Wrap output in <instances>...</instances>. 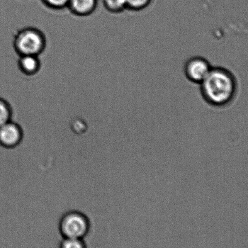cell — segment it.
Returning <instances> with one entry per match:
<instances>
[{
	"mask_svg": "<svg viewBox=\"0 0 248 248\" xmlns=\"http://www.w3.org/2000/svg\"><path fill=\"white\" fill-rule=\"evenodd\" d=\"M201 95L206 103L215 108H224L234 101L238 91L236 78L230 70L213 67L200 84Z\"/></svg>",
	"mask_w": 248,
	"mask_h": 248,
	"instance_id": "cell-1",
	"label": "cell"
},
{
	"mask_svg": "<svg viewBox=\"0 0 248 248\" xmlns=\"http://www.w3.org/2000/svg\"><path fill=\"white\" fill-rule=\"evenodd\" d=\"M47 47V38L40 29L28 26L17 31L13 47L17 55L40 56Z\"/></svg>",
	"mask_w": 248,
	"mask_h": 248,
	"instance_id": "cell-2",
	"label": "cell"
},
{
	"mask_svg": "<svg viewBox=\"0 0 248 248\" xmlns=\"http://www.w3.org/2000/svg\"><path fill=\"white\" fill-rule=\"evenodd\" d=\"M89 230L88 218L78 211H68L60 220L59 232L62 237L84 239Z\"/></svg>",
	"mask_w": 248,
	"mask_h": 248,
	"instance_id": "cell-3",
	"label": "cell"
},
{
	"mask_svg": "<svg viewBox=\"0 0 248 248\" xmlns=\"http://www.w3.org/2000/svg\"><path fill=\"white\" fill-rule=\"evenodd\" d=\"M212 65L206 58L196 56L185 63L184 74L187 79L194 84H200L210 73Z\"/></svg>",
	"mask_w": 248,
	"mask_h": 248,
	"instance_id": "cell-4",
	"label": "cell"
},
{
	"mask_svg": "<svg viewBox=\"0 0 248 248\" xmlns=\"http://www.w3.org/2000/svg\"><path fill=\"white\" fill-rule=\"evenodd\" d=\"M23 135L20 125L10 121L0 126V145L10 149L18 147L23 140Z\"/></svg>",
	"mask_w": 248,
	"mask_h": 248,
	"instance_id": "cell-5",
	"label": "cell"
},
{
	"mask_svg": "<svg viewBox=\"0 0 248 248\" xmlns=\"http://www.w3.org/2000/svg\"><path fill=\"white\" fill-rule=\"evenodd\" d=\"M98 3L99 0H69L67 9L75 16H88L96 11Z\"/></svg>",
	"mask_w": 248,
	"mask_h": 248,
	"instance_id": "cell-6",
	"label": "cell"
},
{
	"mask_svg": "<svg viewBox=\"0 0 248 248\" xmlns=\"http://www.w3.org/2000/svg\"><path fill=\"white\" fill-rule=\"evenodd\" d=\"M42 63L40 56H19L18 67L19 71L26 76L33 77L40 72Z\"/></svg>",
	"mask_w": 248,
	"mask_h": 248,
	"instance_id": "cell-7",
	"label": "cell"
},
{
	"mask_svg": "<svg viewBox=\"0 0 248 248\" xmlns=\"http://www.w3.org/2000/svg\"><path fill=\"white\" fill-rule=\"evenodd\" d=\"M13 110L11 104L0 97V126L12 120Z\"/></svg>",
	"mask_w": 248,
	"mask_h": 248,
	"instance_id": "cell-8",
	"label": "cell"
},
{
	"mask_svg": "<svg viewBox=\"0 0 248 248\" xmlns=\"http://www.w3.org/2000/svg\"><path fill=\"white\" fill-rule=\"evenodd\" d=\"M104 6L112 13H120L126 9V0H104Z\"/></svg>",
	"mask_w": 248,
	"mask_h": 248,
	"instance_id": "cell-9",
	"label": "cell"
},
{
	"mask_svg": "<svg viewBox=\"0 0 248 248\" xmlns=\"http://www.w3.org/2000/svg\"><path fill=\"white\" fill-rule=\"evenodd\" d=\"M59 247L62 248H84L87 247L84 239L62 237Z\"/></svg>",
	"mask_w": 248,
	"mask_h": 248,
	"instance_id": "cell-10",
	"label": "cell"
},
{
	"mask_svg": "<svg viewBox=\"0 0 248 248\" xmlns=\"http://www.w3.org/2000/svg\"><path fill=\"white\" fill-rule=\"evenodd\" d=\"M152 0H126V9L133 11H140L147 8Z\"/></svg>",
	"mask_w": 248,
	"mask_h": 248,
	"instance_id": "cell-11",
	"label": "cell"
},
{
	"mask_svg": "<svg viewBox=\"0 0 248 248\" xmlns=\"http://www.w3.org/2000/svg\"><path fill=\"white\" fill-rule=\"evenodd\" d=\"M69 1V0H41L46 7L54 11L67 9Z\"/></svg>",
	"mask_w": 248,
	"mask_h": 248,
	"instance_id": "cell-12",
	"label": "cell"
}]
</instances>
